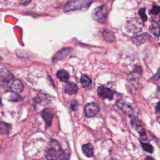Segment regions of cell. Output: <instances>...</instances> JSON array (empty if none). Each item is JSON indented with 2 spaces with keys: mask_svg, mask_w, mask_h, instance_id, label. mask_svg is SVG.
I'll return each instance as SVG.
<instances>
[{
  "mask_svg": "<svg viewBox=\"0 0 160 160\" xmlns=\"http://www.w3.org/2000/svg\"><path fill=\"white\" fill-rule=\"evenodd\" d=\"M156 111L157 112L160 111V101H159L156 105Z\"/></svg>",
  "mask_w": 160,
  "mask_h": 160,
  "instance_id": "cell-27",
  "label": "cell"
},
{
  "mask_svg": "<svg viewBox=\"0 0 160 160\" xmlns=\"http://www.w3.org/2000/svg\"><path fill=\"white\" fill-rule=\"evenodd\" d=\"M97 93L98 96L102 99H112L114 94V91L109 88L105 87L104 86H101L98 87L97 89Z\"/></svg>",
  "mask_w": 160,
  "mask_h": 160,
  "instance_id": "cell-8",
  "label": "cell"
},
{
  "mask_svg": "<svg viewBox=\"0 0 160 160\" xmlns=\"http://www.w3.org/2000/svg\"><path fill=\"white\" fill-rule=\"evenodd\" d=\"M142 27V20L138 18H132L128 19L125 24V28L127 31L132 34H136L141 31Z\"/></svg>",
  "mask_w": 160,
  "mask_h": 160,
  "instance_id": "cell-3",
  "label": "cell"
},
{
  "mask_svg": "<svg viewBox=\"0 0 160 160\" xmlns=\"http://www.w3.org/2000/svg\"><path fill=\"white\" fill-rule=\"evenodd\" d=\"M102 36L104 39L108 42H113L115 40L114 34L108 29H104L102 32Z\"/></svg>",
  "mask_w": 160,
  "mask_h": 160,
  "instance_id": "cell-19",
  "label": "cell"
},
{
  "mask_svg": "<svg viewBox=\"0 0 160 160\" xmlns=\"http://www.w3.org/2000/svg\"><path fill=\"white\" fill-rule=\"evenodd\" d=\"M141 142V145L142 148V149L148 152H149V153H152L153 151H154V148L153 146L149 144V143H148V142H143L142 141H140Z\"/></svg>",
  "mask_w": 160,
  "mask_h": 160,
  "instance_id": "cell-21",
  "label": "cell"
},
{
  "mask_svg": "<svg viewBox=\"0 0 160 160\" xmlns=\"http://www.w3.org/2000/svg\"><path fill=\"white\" fill-rule=\"evenodd\" d=\"M1 99H0V106H1Z\"/></svg>",
  "mask_w": 160,
  "mask_h": 160,
  "instance_id": "cell-30",
  "label": "cell"
},
{
  "mask_svg": "<svg viewBox=\"0 0 160 160\" xmlns=\"http://www.w3.org/2000/svg\"><path fill=\"white\" fill-rule=\"evenodd\" d=\"M56 76L60 81L63 82H68L69 78V74L64 69H61L57 72Z\"/></svg>",
  "mask_w": 160,
  "mask_h": 160,
  "instance_id": "cell-18",
  "label": "cell"
},
{
  "mask_svg": "<svg viewBox=\"0 0 160 160\" xmlns=\"http://www.w3.org/2000/svg\"><path fill=\"white\" fill-rule=\"evenodd\" d=\"M146 11V9L144 8H142L141 9H139V14L141 17V19L143 21H146L148 19V17L145 13Z\"/></svg>",
  "mask_w": 160,
  "mask_h": 160,
  "instance_id": "cell-22",
  "label": "cell"
},
{
  "mask_svg": "<svg viewBox=\"0 0 160 160\" xmlns=\"http://www.w3.org/2000/svg\"><path fill=\"white\" fill-rule=\"evenodd\" d=\"M1 59H1V57H0V61H1Z\"/></svg>",
  "mask_w": 160,
  "mask_h": 160,
  "instance_id": "cell-31",
  "label": "cell"
},
{
  "mask_svg": "<svg viewBox=\"0 0 160 160\" xmlns=\"http://www.w3.org/2000/svg\"><path fill=\"white\" fill-rule=\"evenodd\" d=\"M81 82L82 86L86 89H89L92 86V80L86 74L81 75Z\"/></svg>",
  "mask_w": 160,
  "mask_h": 160,
  "instance_id": "cell-17",
  "label": "cell"
},
{
  "mask_svg": "<svg viewBox=\"0 0 160 160\" xmlns=\"http://www.w3.org/2000/svg\"><path fill=\"white\" fill-rule=\"evenodd\" d=\"M116 104L119 109L129 118H137L138 115V110L134 104L124 100L118 101Z\"/></svg>",
  "mask_w": 160,
  "mask_h": 160,
  "instance_id": "cell-2",
  "label": "cell"
},
{
  "mask_svg": "<svg viewBox=\"0 0 160 160\" xmlns=\"http://www.w3.org/2000/svg\"><path fill=\"white\" fill-rule=\"evenodd\" d=\"M9 89L13 92H20L23 89V84L19 79H14L9 84Z\"/></svg>",
  "mask_w": 160,
  "mask_h": 160,
  "instance_id": "cell-10",
  "label": "cell"
},
{
  "mask_svg": "<svg viewBox=\"0 0 160 160\" xmlns=\"http://www.w3.org/2000/svg\"><path fill=\"white\" fill-rule=\"evenodd\" d=\"M159 20H160V17H159Z\"/></svg>",
  "mask_w": 160,
  "mask_h": 160,
  "instance_id": "cell-33",
  "label": "cell"
},
{
  "mask_svg": "<svg viewBox=\"0 0 160 160\" xmlns=\"http://www.w3.org/2000/svg\"><path fill=\"white\" fill-rule=\"evenodd\" d=\"M149 31L156 38H158L160 35V26L158 22L152 20L149 26Z\"/></svg>",
  "mask_w": 160,
  "mask_h": 160,
  "instance_id": "cell-13",
  "label": "cell"
},
{
  "mask_svg": "<svg viewBox=\"0 0 160 160\" xmlns=\"http://www.w3.org/2000/svg\"><path fill=\"white\" fill-rule=\"evenodd\" d=\"M85 116L87 118H92L95 116L99 111L98 104L94 102L87 104L84 109Z\"/></svg>",
  "mask_w": 160,
  "mask_h": 160,
  "instance_id": "cell-7",
  "label": "cell"
},
{
  "mask_svg": "<svg viewBox=\"0 0 160 160\" xmlns=\"http://www.w3.org/2000/svg\"><path fill=\"white\" fill-rule=\"evenodd\" d=\"M108 16V8L106 6L102 5L96 8L92 12V19L101 24L106 22Z\"/></svg>",
  "mask_w": 160,
  "mask_h": 160,
  "instance_id": "cell-4",
  "label": "cell"
},
{
  "mask_svg": "<svg viewBox=\"0 0 160 160\" xmlns=\"http://www.w3.org/2000/svg\"><path fill=\"white\" fill-rule=\"evenodd\" d=\"M160 79V68L158 69L157 72L151 78V80L152 81H157Z\"/></svg>",
  "mask_w": 160,
  "mask_h": 160,
  "instance_id": "cell-24",
  "label": "cell"
},
{
  "mask_svg": "<svg viewBox=\"0 0 160 160\" xmlns=\"http://www.w3.org/2000/svg\"><path fill=\"white\" fill-rule=\"evenodd\" d=\"M144 160H154V159L152 157H151V156H146V157L145 158Z\"/></svg>",
  "mask_w": 160,
  "mask_h": 160,
  "instance_id": "cell-29",
  "label": "cell"
},
{
  "mask_svg": "<svg viewBox=\"0 0 160 160\" xmlns=\"http://www.w3.org/2000/svg\"><path fill=\"white\" fill-rule=\"evenodd\" d=\"M71 108L72 110L76 111L77 109V108H78V102L76 101H72L71 104Z\"/></svg>",
  "mask_w": 160,
  "mask_h": 160,
  "instance_id": "cell-25",
  "label": "cell"
},
{
  "mask_svg": "<svg viewBox=\"0 0 160 160\" xmlns=\"http://www.w3.org/2000/svg\"><path fill=\"white\" fill-rule=\"evenodd\" d=\"M14 78V75L7 69L2 68L0 71V80L3 82H9Z\"/></svg>",
  "mask_w": 160,
  "mask_h": 160,
  "instance_id": "cell-11",
  "label": "cell"
},
{
  "mask_svg": "<svg viewBox=\"0 0 160 160\" xmlns=\"http://www.w3.org/2000/svg\"><path fill=\"white\" fill-rule=\"evenodd\" d=\"M31 1H32V0H20L19 3H20V4L22 5V6H27Z\"/></svg>",
  "mask_w": 160,
  "mask_h": 160,
  "instance_id": "cell-26",
  "label": "cell"
},
{
  "mask_svg": "<svg viewBox=\"0 0 160 160\" xmlns=\"http://www.w3.org/2000/svg\"><path fill=\"white\" fill-rule=\"evenodd\" d=\"M58 160H68V158L62 154Z\"/></svg>",
  "mask_w": 160,
  "mask_h": 160,
  "instance_id": "cell-28",
  "label": "cell"
},
{
  "mask_svg": "<svg viewBox=\"0 0 160 160\" xmlns=\"http://www.w3.org/2000/svg\"><path fill=\"white\" fill-rule=\"evenodd\" d=\"M150 38H151V36H149V34H148V33H145V34H142L140 36L134 38L132 39V41H134V43L139 45V44H141L145 42L147 40L149 39Z\"/></svg>",
  "mask_w": 160,
  "mask_h": 160,
  "instance_id": "cell-16",
  "label": "cell"
},
{
  "mask_svg": "<svg viewBox=\"0 0 160 160\" xmlns=\"http://www.w3.org/2000/svg\"><path fill=\"white\" fill-rule=\"evenodd\" d=\"M89 6L88 0H74L68 1L64 6V11L69 12L88 8Z\"/></svg>",
  "mask_w": 160,
  "mask_h": 160,
  "instance_id": "cell-5",
  "label": "cell"
},
{
  "mask_svg": "<svg viewBox=\"0 0 160 160\" xmlns=\"http://www.w3.org/2000/svg\"><path fill=\"white\" fill-rule=\"evenodd\" d=\"M11 129V126L9 124L4 122H0V132L2 134H8Z\"/></svg>",
  "mask_w": 160,
  "mask_h": 160,
  "instance_id": "cell-20",
  "label": "cell"
},
{
  "mask_svg": "<svg viewBox=\"0 0 160 160\" xmlns=\"http://www.w3.org/2000/svg\"><path fill=\"white\" fill-rule=\"evenodd\" d=\"M159 123H160V121H159Z\"/></svg>",
  "mask_w": 160,
  "mask_h": 160,
  "instance_id": "cell-34",
  "label": "cell"
},
{
  "mask_svg": "<svg viewBox=\"0 0 160 160\" xmlns=\"http://www.w3.org/2000/svg\"><path fill=\"white\" fill-rule=\"evenodd\" d=\"M71 51H72V49L69 48H66L60 50L55 54V56L52 59V61H59L65 58L67 56H68V54L71 52Z\"/></svg>",
  "mask_w": 160,
  "mask_h": 160,
  "instance_id": "cell-12",
  "label": "cell"
},
{
  "mask_svg": "<svg viewBox=\"0 0 160 160\" xmlns=\"http://www.w3.org/2000/svg\"><path fill=\"white\" fill-rule=\"evenodd\" d=\"M45 154L48 160H58L63 154L59 143L55 140H51L47 146Z\"/></svg>",
  "mask_w": 160,
  "mask_h": 160,
  "instance_id": "cell-1",
  "label": "cell"
},
{
  "mask_svg": "<svg viewBox=\"0 0 160 160\" xmlns=\"http://www.w3.org/2000/svg\"><path fill=\"white\" fill-rule=\"evenodd\" d=\"M131 124L132 126L134 128V129L139 133L141 138L143 140L147 139V134L146 132V130L141 122L137 119V118H131Z\"/></svg>",
  "mask_w": 160,
  "mask_h": 160,
  "instance_id": "cell-6",
  "label": "cell"
},
{
  "mask_svg": "<svg viewBox=\"0 0 160 160\" xmlns=\"http://www.w3.org/2000/svg\"><path fill=\"white\" fill-rule=\"evenodd\" d=\"M160 12V6H153L152 8L151 9V10L149 11V13L152 14H155L157 15Z\"/></svg>",
  "mask_w": 160,
  "mask_h": 160,
  "instance_id": "cell-23",
  "label": "cell"
},
{
  "mask_svg": "<svg viewBox=\"0 0 160 160\" xmlns=\"http://www.w3.org/2000/svg\"><path fill=\"white\" fill-rule=\"evenodd\" d=\"M159 2H160V0H159Z\"/></svg>",
  "mask_w": 160,
  "mask_h": 160,
  "instance_id": "cell-32",
  "label": "cell"
},
{
  "mask_svg": "<svg viewBox=\"0 0 160 160\" xmlns=\"http://www.w3.org/2000/svg\"><path fill=\"white\" fill-rule=\"evenodd\" d=\"M82 151L86 156L90 158L94 154V148L90 143H88L82 146Z\"/></svg>",
  "mask_w": 160,
  "mask_h": 160,
  "instance_id": "cell-14",
  "label": "cell"
},
{
  "mask_svg": "<svg viewBox=\"0 0 160 160\" xmlns=\"http://www.w3.org/2000/svg\"><path fill=\"white\" fill-rule=\"evenodd\" d=\"M41 116L46 122V127H49L51 125L53 118V114L52 111L49 109H44L41 112Z\"/></svg>",
  "mask_w": 160,
  "mask_h": 160,
  "instance_id": "cell-9",
  "label": "cell"
},
{
  "mask_svg": "<svg viewBox=\"0 0 160 160\" xmlns=\"http://www.w3.org/2000/svg\"><path fill=\"white\" fill-rule=\"evenodd\" d=\"M64 91L66 93L69 94H75L78 91V87L75 83L72 82H69L66 84Z\"/></svg>",
  "mask_w": 160,
  "mask_h": 160,
  "instance_id": "cell-15",
  "label": "cell"
},
{
  "mask_svg": "<svg viewBox=\"0 0 160 160\" xmlns=\"http://www.w3.org/2000/svg\"><path fill=\"white\" fill-rule=\"evenodd\" d=\"M159 45H160V44H159Z\"/></svg>",
  "mask_w": 160,
  "mask_h": 160,
  "instance_id": "cell-35",
  "label": "cell"
}]
</instances>
